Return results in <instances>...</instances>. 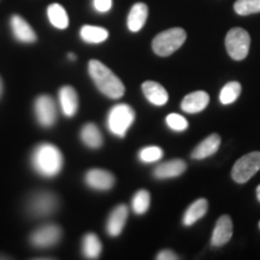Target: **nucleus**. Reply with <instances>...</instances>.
Here are the masks:
<instances>
[{"label":"nucleus","mask_w":260,"mask_h":260,"mask_svg":"<svg viewBox=\"0 0 260 260\" xmlns=\"http://www.w3.org/2000/svg\"><path fill=\"white\" fill-rule=\"evenodd\" d=\"M47 17L51 24L57 29H67L69 27V16L60 4H51L47 8Z\"/></svg>","instance_id":"4be33fe9"},{"label":"nucleus","mask_w":260,"mask_h":260,"mask_svg":"<svg viewBox=\"0 0 260 260\" xmlns=\"http://www.w3.org/2000/svg\"><path fill=\"white\" fill-rule=\"evenodd\" d=\"M242 87L241 84L236 81H232V82H228L225 86L223 87L219 94V100L223 105H229V104L235 103L237 98L241 94Z\"/></svg>","instance_id":"393cba45"},{"label":"nucleus","mask_w":260,"mask_h":260,"mask_svg":"<svg viewBox=\"0 0 260 260\" xmlns=\"http://www.w3.org/2000/svg\"><path fill=\"white\" fill-rule=\"evenodd\" d=\"M93 6L98 12H107L112 8V0H93Z\"/></svg>","instance_id":"c756f323"},{"label":"nucleus","mask_w":260,"mask_h":260,"mask_svg":"<svg viewBox=\"0 0 260 260\" xmlns=\"http://www.w3.org/2000/svg\"><path fill=\"white\" fill-rule=\"evenodd\" d=\"M256 198H258V200L260 201V184L258 186V188H256Z\"/></svg>","instance_id":"2f4dec72"},{"label":"nucleus","mask_w":260,"mask_h":260,"mask_svg":"<svg viewBox=\"0 0 260 260\" xmlns=\"http://www.w3.org/2000/svg\"><path fill=\"white\" fill-rule=\"evenodd\" d=\"M142 92L149 103L157 106H162L168 103L169 94L167 89L154 81H146L142 83Z\"/></svg>","instance_id":"f3484780"},{"label":"nucleus","mask_w":260,"mask_h":260,"mask_svg":"<svg viewBox=\"0 0 260 260\" xmlns=\"http://www.w3.org/2000/svg\"><path fill=\"white\" fill-rule=\"evenodd\" d=\"M59 105L61 112L67 117H74L79 110V96L73 87L65 86L59 90Z\"/></svg>","instance_id":"2eb2a0df"},{"label":"nucleus","mask_w":260,"mask_h":260,"mask_svg":"<svg viewBox=\"0 0 260 260\" xmlns=\"http://www.w3.org/2000/svg\"><path fill=\"white\" fill-rule=\"evenodd\" d=\"M2 90H3V84H2V80H0V95H2Z\"/></svg>","instance_id":"72a5a7b5"},{"label":"nucleus","mask_w":260,"mask_h":260,"mask_svg":"<svg viewBox=\"0 0 260 260\" xmlns=\"http://www.w3.org/2000/svg\"><path fill=\"white\" fill-rule=\"evenodd\" d=\"M210 103V95L204 90H197L183 98L181 107L187 113H198L203 111Z\"/></svg>","instance_id":"4468645a"},{"label":"nucleus","mask_w":260,"mask_h":260,"mask_svg":"<svg viewBox=\"0 0 260 260\" xmlns=\"http://www.w3.org/2000/svg\"><path fill=\"white\" fill-rule=\"evenodd\" d=\"M126 219H128V207L125 205H118L112 212L110 213L109 219L106 223V232L110 236L116 237L121 235V233L124 229Z\"/></svg>","instance_id":"9b49d317"},{"label":"nucleus","mask_w":260,"mask_h":260,"mask_svg":"<svg viewBox=\"0 0 260 260\" xmlns=\"http://www.w3.org/2000/svg\"><path fill=\"white\" fill-rule=\"evenodd\" d=\"M34 170L41 176L51 178L57 176L64 165V158L59 148L52 144H41L31 154Z\"/></svg>","instance_id":"f257e3e1"},{"label":"nucleus","mask_w":260,"mask_h":260,"mask_svg":"<svg viewBox=\"0 0 260 260\" xmlns=\"http://www.w3.org/2000/svg\"><path fill=\"white\" fill-rule=\"evenodd\" d=\"M233 236V220L229 216L224 214L219 217L217 220L216 226H214L212 237H211V243L214 247L224 246L230 241Z\"/></svg>","instance_id":"ddd939ff"},{"label":"nucleus","mask_w":260,"mask_h":260,"mask_svg":"<svg viewBox=\"0 0 260 260\" xmlns=\"http://www.w3.org/2000/svg\"><path fill=\"white\" fill-rule=\"evenodd\" d=\"M260 170V152L243 155L234 165L232 176L237 183H246Z\"/></svg>","instance_id":"0eeeda50"},{"label":"nucleus","mask_w":260,"mask_h":260,"mask_svg":"<svg viewBox=\"0 0 260 260\" xmlns=\"http://www.w3.org/2000/svg\"><path fill=\"white\" fill-rule=\"evenodd\" d=\"M259 228H260V222H259Z\"/></svg>","instance_id":"f704fd0d"},{"label":"nucleus","mask_w":260,"mask_h":260,"mask_svg":"<svg viewBox=\"0 0 260 260\" xmlns=\"http://www.w3.org/2000/svg\"><path fill=\"white\" fill-rule=\"evenodd\" d=\"M35 116L39 124L50 128L57 121V106L50 95H40L35 102Z\"/></svg>","instance_id":"6e6552de"},{"label":"nucleus","mask_w":260,"mask_h":260,"mask_svg":"<svg viewBox=\"0 0 260 260\" xmlns=\"http://www.w3.org/2000/svg\"><path fill=\"white\" fill-rule=\"evenodd\" d=\"M234 10L237 15L248 16L260 12V0H236Z\"/></svg>","instance_id":"bb28decb"},{"label":"nucleus","mask_w":260,"mask_h":260,"mask_svg":"<svg viewBox=\"0 0 260 260\" xmlns=\"http://www.w3.org/2000/svg\"><path fill=\"white\" fill-rule=\"evenodd\" d=\"M147 16L148 8L144 3H138V4L133 6L128 15V21H126L129 30L133 32L141 30L146 21H147Z\"/></svg>","instance_id":"6ab92c4d"},{"label":"nucleus","mask_w":260,"mask_h":260,"mask_svg":"<svg viewBox=\"0 0 260 260\" xmlns=\"http://www.w3.org/2000/svg\"><path fill=\"white\" fill-rule=\"evenodd\" d=\"M186 170V161H183L182 159H172L170 161H165L158 165L154 169L153 175L154 177L159 178V180H164V178H174L181 176Z\"/></svg>","instance_id":"dca6fc26"},{"label":"nucleus","mask_w":260,"mask_h":260,"mask_svg":"<svg viewBox=\"0 0 260 260\" xmlns=\"http://www.w3.org/2000/svg\"><path fill=\"white\" fill-rule=\"evenodd\" d=\"M207 209H209V203L204 198H200L197 201H194L193 204L188 207L186 213L183 216V224L186 226L193 225L195 222H198L200 218L206 214Z\"/></svg>","instance_id":"aec40b11"},{"label":"nucleus","mask_w":260,"mask_h":260,"mask_svg":"<svg viewBox=\"0 0 260 260\" xmlns=\"http://www.w3.org/2000/svg\"><path fill=\"white\" fill-rule=\"evenodd\" d=\"M103 245L100 242L99 237L95 234H87L83 237L82 241V251L86 258L88 259H98L99 258L100 253H102Z\"/></svg>","instance_id":"b1692460"},{"label":"nucleus","mask_w":260,"mask_h":260,"mask_svg":"<svg viewBox=\"0 0 260 260\" xmlns=\"http://www.w3.org/2000/svg\"><path fill=\"white\" fill-rule=\"evenodd\" d=\"M69 59L75 60V59H76V56H75V54H73V53H69Z\"/></svg>","instance_id":"473e14b6"},{"label":"nucleus","mask_w":260,"mask_h":260,"mask_svg":"<svg viewBox=\"0 0 260 260\" xmlns=\"http://www.w3.org/2000/svg\"><path fill=\"white\" fill-rule=\"evenodd\" d=\"M251 46V37L245 29L233 28L228 31L225 38V47L228 54L234 60L245 59Z\"/></svg>","instance_id":"39448f33"},{"label":"nucleus","mask_w":260,"mask_h":260,"mask_svg":"<svg viewBox=\"0 0 260 260\" xmlns=\"http://www.w3.org/2000/svg\"><path fill=\"white\" fill-rule=\"evenodd\" d=\"M220 146V138L219 135L217 134H212L210 136H207L204 141H201L197 147L194 148V151L191 152V158L193 159H205L207 157H211V155L216 153L218 151Z\"/></svg>","instance_id":"a211bd4d"},{"label":"nucleus","mask_w":260,"mask_h":260,"mask_svg":"<svg viewBox=\"0 0 260 260\" xmlns=\"http://www.w3.org/2000/svg\"><path fill=\"white\" fill-rule=\"evenodd\" d=\"M151 205V195L147 190L141 189L136 191L133 198V211L136 214H144L148 211Z\"/></svg>","instance_id":"a878e982"},{"label":"nucleus","mask_w":260,"mask_h":260,"mask_svg":"<svg viewBox=\"0 0 260 260\" xmlns=\"http://www.w3.org/2000/svg\"><path fill=\"white\" fill-rule=\"evenodd\" d=\"M87 186L95 190H110L115 186L116 178L110 171L103 169H90L84 177Z\"/></svg>","instance_id":"9d476101"},{"label":"nucleus","mask_w":260,"mask_h":260,"mask_svg":"<svg viewBox=\"0 0 260 260\" xmlns=\"http://www.w3.org/2000/svg\"><path fill=\"white\" fill-rule=\"evenodd\" d=\"M61 239V229L56 224H47L35 230L30 235V243L38 248L54 246Z\"/></svg>","instance_id":"1a4fd4ad"},{"label":"nucleus","mask_w":260,"mask_h":260,"mask_svg":"<svg viewBox=\"0 0 260 260\" xmlns=\"http://www.w3.org/2000/svg\"><path fill=\"white\" fill-rule=\"evenodd\" d=\"M165 121H167L169 128L175 130V132H183L188 128L187 119L183 116L178 115V113H170Z\"/></svg>","instance_id":"c85d7f7f"},{"label":"nucleus","mask_w":260,"mask_h":260,"mask_svg":"<svg viewBox=\"0 0 260 260\" xmlns=\"http://www.w3.org/2000/svg\"><path fill=\"white\" fill-rule=\"evenodd\" d=\"M88 73L98 89L111 99H119L124 95V84L102 61L92 59L88 64Z\"/></svg>","instance_id":"f03ea898"},{"label":"nucleus","mask_w":260,"mask_h":260,"mask_svg":"<svg viewBox=\"0 0 260 260\" xmlns=\"http://www.w3.org/2000/svg\"><path fill=\"white\" fill-rule=\"evenodd\" d=\"M135 121V111L126 104H117L107 115V128L113 135L124 138Z\"/></svg>","instance_id":"20e7f679"},{"label":"nucleus","mask_w":260,"mask_h":260,"mask_svg":"<svg viewBox=\"0 0 260 260\" xmlns=\"http://www.w3.org/2000/svg\"><path fill=\"white\" fill-rule=\"evenodd\" d=\"M10 24H11L12 32H14L16 40L23 42V44H31V42L37 41V34H35L34 29L21 16H12L10 19Z\"/></svg>","instance_id":"f8f14e48"},{"label":"nucleus","mask_w":260,"mask_h":260,"mask_svg":"<svg viewBox=\"0 0 260 260\" xmlns=\"http://www.w3.org/2000/svg\"><path fill=\"white\" fill-rule=\"evenodd\" d=\"M158 260H177L178 256L175 254L172 251H169V249H164V251L159 252L157 255Z\"/></svg>","instance_id":"7c9ffc66"},{"label":"nucleus","mask_w":260,"mask_h":260,"mask_svg":"<svg viewBox=\"0 0 260 260\" xmlns=\"http://www.w3.org/2000/svg\"><path fill=\"white\" fill-rule=\"evenodd\" d=\"M164 152L158 146H148L139 152V158L142 162H154L162 158Z\"/></svg>","instance_id":"cd10ccee"},{"label":"nucleus","mask_w":260,"mask_h":260,"mask_svg":"<svg viewBox=\"0 0 260 260\" xmlns=\"http://www.w3.org/2000/svg\"><path fill=\"white\" fill-rule=\"evenodd\" d=\"M81 140L87 147L89 148H100L104 144L103 134L99 128L93 123H88L81 130Z\"/></svg>","instance_id":"412c9836"},{"label":"nucleus","mask_w":260,"mask_h":260,"mask_svg":"<svg viewBox=\"0 0 260 260\" xmlns=\"http://www.w3.org/2000/svg\"><path fill=\"white\" fill-rule=\"evenodd\" d=\"M187 39V32L182 28H171L159 32L152 41L154 53L160 57H168L176 52Z\"/></svg>","instance_id":"7ed1b4c3"},{"label":"nucleus","mask_w":260,"mask_h":260,"mask_svg":"<svg viewBox=\"0 0 260 260\" xmlns=\"http://www.w3.org/2000/svg\"><path fill=\"white\" fill-rule=\"evenodd\" d=\"M58 209V198L52 191L40 190L28 200L27 210L34 217L50 216Z\"/></svg>","instance_id":"423d86ee"},{"label":"nucleus","mask_w":260,"mask_h":260,"mask_svg":"<svg viewBox=\"0 0 260 260\" xmlns=\"http://www.w3.org/2000/svg\"><path fill=\"white\" fill-rule=\"evenodd\" d=\"M80 37L88 44H102L109 38V31L105 28L95 25H83L80 30Z\"/></svg>","instance_id":"5701e85b"}]
</instances>
